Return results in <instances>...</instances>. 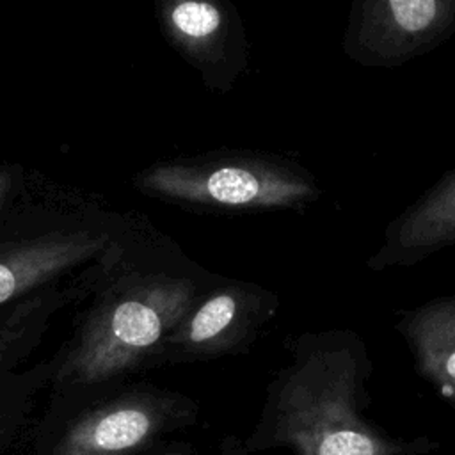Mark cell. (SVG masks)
Here are the masks:
<instances>
[{
  "label": "cell",
  "mask_w": 455,
  "mask_h": 455,
  "mask_svg": "<svg viewBox=\"0 0 455 455\" xmlns=\"http://www.w3.org/2000/svg\"><path fill=\"white\" fill-rule=\"evenodd\" d=\"M92 300L55 359L52 384H107L156 357L165 338L203 295L194 265L146 219L100 261Z\"/></svg>",
  "instance_id": "6da1fadb"
},
{
  "label": "cell",
  "mask_w": 455,
  "mask_h": 455,
  "mask_svg": "<svg viewBox=\"0 0 455 455\" xmlns=\"http://www.w3.org/2000/svg\"><path fill=\"white\" fill-rule=\"evenodd\" d=\"M370 361L348 331L304 334L291 363L272 382L261 418L247 439L251 451L277 446L295 455H427V437H389L363 416Z\"/></svg>",
  "instance_id": "7a4b0ae2"
},
{
  "label": "cell",
  "mask_w": 455,
  "mask_h": 455,
  "mask_svg": "<svg viewBox=\"0 0 455 455\" xmlns=\"http://www.w3.org/2000/svg\"><path fill=\"white\" fill-rule=\"evenodd\" d=\"M139 219L98 204L30 194L0 219V309L76 277Z\"/></svg>",
  "instance_id": "3957f363"
},
{
  "label": "cell",
  "mask_w": 455,
  "mask_h": 455,
  "mask_svg": "<svg viewBox=\"0 0 455 455\" xmlns=\"http://www.w3.org/2000/svg\"><path fill=\"white\" fill-rule=\"evenodd\" d=\"M132 181L144 196L201 212L302 208L322 194L302 165L252 151H213L158 162Z\"/></svg>",
  "instance_id": "277c9868"
},
{
  "label": "cell",
  "mask_w": 455,
  "mask_h": 455,
  "mask_svg": "<svg viewBox=\"0 0 455 455\" xmlns=\"http://www.w3.org/2000/svg\"><path fill=\"white\" fill-rule=\"evenodd\" d=\"M98 265L0 309V455L14 453L32 434L39 395L55 366V359L36 354L59 311L91 293Z\"/></svg>",
  "instance_id": "5b68a950"
},
{
  "label": "cell",
  "mask_w": 455,
  "mask_h": 455,
  "mask_svg": "<svg viewBox=\"0 0 455 455\" xmlns=\"http://www.w3.org/2000/svg\"><path fill=\"white\" fill-rule=\"evenodd\" d=\"M194 418V403L181 395L158 389L126 391L69 421L53 439L48 455H132Z\"/></svg>",
  "instance_id": "8992f818"
},
{
  "label": "cell",
  "mask_w": 455,
  "mask_h": 455,
  "mask_svg": "<svg viewBox=\"0 0 455 455\" xmlns=\"http://www.w3.org/2000/svg\"><path fill=\"white\" fill-rule=\"evenodd\" d=\"M455 32V0H354L343 52L361 66L395 68Z\"/></svg>",
  "instance_id": "52a82bcc"
},
{
  "label": "cell",
  "mask_w": 455,
  "mask_h": 455,
  "mask_svg": "<svg viewBox=\"0 0 455 455\" xmlns=\"http://www.w3.org/2000/svg\"><path fill=\"white\" fill-rule=\"evenodd\" d=\"M158 27L174 52L219 94L249 66V39L229 0H153Z\"/></svg>",
  "instance_id": "ba28073f"
},
{
  "label": "cell",
  "mask_w": 455,
  "mask_h": 455,
  "mask_svg": "<svg viewBox=\"0 0 455 455\" xmlns=\"http://www.w3.org/2000/svg\"><path fill=\"white\" fill-rule=\"evenodd\" d=\"M277 299L247 283H226L201 295L165 338L158 355L206 357L235 348L275 309Z\"/></svg>",
  "instance_id": "9c48e42d"
},
{
  "label": "cell",
  "mask_w": 455,
  "mask_h": 455,
  "mask_svg": "<svg viewBox=\"0 0 455 455\" xmlns=\"http://www.w3.org/2000/svg\"><path fill=\"white\" fill-rule=\"evenodd\" d=\"M448 245H455V169L387 226L384 242L368 259V267L382 270L414 265Z\"/></svg>",
  "instance_id": "30bf717a"
},
{
  "label": "cell",
  "mask_w": 455,
  "mask_h": 455,
  "mask_svg": "<svg viewBox=\"0 0 455 455\" xmlns=\"http://www.w3.org/2000/svg\"><path fill=\"white\" fill-rule=\"evenodd\" d=\"M418 371L455 407V297L432 300L398 323Z\"/></svg>",
  "instance_id": "8fae6325"
},
{
  "label": "cell",
  "mask_w": 455,
  "mask_h": 455,
  "mask_svg": "<svg viewBox=\"0 0 455 455\" xmlns=\"http://www.w3.org/2000/svg\"><path fill=\"white\" fill-rule=\"evenodd\" d=\"M30 180L20 164L0 162V219L30 196Z\"/></svg>",
  "instance_id": "7c38bea8"
},
{
  "label": "cell",
  "mask_w": 455,
  "mask_h": 455,
  "mask_svg": "<svg viewBox=\"0 0 455 455\" xmlns=\"http://www.w3.org/2000/svg\"><path fill=\"white\" fill-rule=\"evenodd\" d=\"M169 455H176V453H169Z\"/></svg>",
  "instance_id": "4fadbf2b"
}]
</instances>
